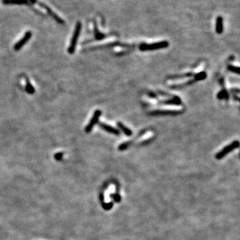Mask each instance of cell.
<instances>
[{
    "label": "cell",
    "mask_w": 240,
    "mask_h": 240,
    "mask_svg": "<svg viewBox=\"0 0 240 240\" xmlns=\"http://www.w3.org/2000/svg\"><path fill=\"white\" fill-rule=\"evenodd\" d=\"M81 30H82V23L78 21L75 26L74 32H73V34L72 35V40H71V43L69 46L68 50H67L68 51V53L70 54H73L75 51L77 43H78L79 36L80 35V33H81Z\"/></svg>",
    "instance_id": "obj_1"
},
{
    "label": "cell",
    "mask_w": 240,
    "mask_h": 240,
    "mask_svg": "<svg viewBox=\"0 0 240 240\" xmlns=\"http://www.w3.org/2000/svg\"><path fill=\"white\" fill-rule=\"evenodd\" d=\"M100 126L103 129V130L106 131L107 132H108V133L114 134L116 135H119L120 134V131L118 130V129L113 128L112 126H110L109 125H107L106 124H103V123H100Z\"/></svg>",
    "instance_id": "obj_7"
},
{
    "label": "cell",
    "mask_w": 240,
    "mask_h": 240,
    "mask_svg": "<svg viewBox=\"0 0 240 240\" xmlns=\"http://www.w3.org/2000/svg\"><path fill=\"white\" fill-rule=\"evenodd\" d=\"M96 27H97V26L95 25V26H94V31H95V38H96V39H98V40L103 39V38H104V37H105V35H104L103 34H102V33H100L99 32H98L97 28Z\"/></svg>",
    "instance_id": "obj_13"
},
{
    "label": "cell",
    "mask_w": 240,
    "mask_h": 240,
    "mask_svg": "<svg viewBox=\"0 0 240 240\" xmlns=\"http://www.w3.org/2000/svg\"><path fill=\"white\" fill-rule=\"evenodd\" d=\"M3 4L6 5L10 4H16V5H22L28 4L29 0H3Z\"/></svg>",
    "instance_id": "obj_8"
},
{
    "label": "cell",
    "mask_w": 240,
    "mask_h": 240,
    "mask_svg": "<svg viewBox=\"0 0 240 240\" xmlns=\"http://www.w3.org/2000/svg\"><path fill=\"white\" fill-rule=\"evenodd\" d=\"M32 35V32H30V31H28V32H26L25 34H24L23 37L22 38H21L20 41H18L16 44H15L14 45V50L15 51H19L20 50L21 48H22L24 45H25L27 42L29 41Z\"/></svg>",
    "instance_id": "obj_5"
},
{
    "label": "cell",
    "mask_w": 240,
    "mask_h": 240,
    "mask_svg": "<svg viewBox=\"0 0 240 240\" xmlns=\"http://www.w3.org/2000/svg\"><path fill=\"white\" fill-rule=\"evenodd\" d=\"M101 114V112L100 110H95V112L94 113L93 116H92L91 120L85 128V132L89 133V132H90L92 130V129H93V128L94 127V125L98 122V120H99V118H100Z\"/></svg>",
    "instance_id": "obj_4"
},
{
    "label": "cell",
    "mask_w": 240,
    "mask_h": 240,
    "mask_svg": "<svg viewBox=\"0 0 240 240\" xmlns=\"http://www.w3.org/2000/svg\"><path fill=\"white\" fill-rule=\"evenodd\" d=\"M63 156V153H57L55 155V158L57 161H60V160L61 159V158H62Z\"/></svg>",
    "instance_id": "obj_17"
},
{
    "label": "cell",
    "mask_w": 240,
    "mask_h": 240,
    "mask_svg": "<svg viewBox=\"0 0 240 240\" xmlns=\"http://www.w3.org/2000/svg\"><path fill=\"white\" fill-rule=\"evenodd\" d=\"M239 142L238 141H233V142L231 143L230 145L227 146L226 147H224L221 152L217 153L216 154V156H215V158H216V159H222L227 154V153L232 152L233 149L238 148V147H239Z\"/></svg>",
    "instance_id": "obj_3"
},
{
    "label": "cell",
    "mask_w": 240,
    "mask_h": 240,
    "mask_svg": "<svg viewBox=\"0 0 240 240\" xmlns=\"http://www.w3.org/2000/svg\"><path fill=\"white\" fill-rule=\"evenodd\" d=\"M118 127L121 129V130L124 132V134L126 135H128V136H131V135H132V131L130 130V129H128V128H126L125 126L122 124V123H121V122H118Z\"/></svg>",
    "instance_id": "obj_10"
},
{
    "label": "cell",
    "mask_w": 240,
    "mask_h": 240,
    "mask_svg": "<svg viewBox=\"0 0 240 240\" xmlns=\"http://www.w3.org/2000/svg\"><path fill=\"white\" fill-rule=\"evenodd\" d=\"M169 45V43L167 41H163L161 42H158L155 44H143L140 45V49L141 51H152L159 50V49H163L167 48Z\"/></svg>",
    "instance_id": "obj_2"
},
{
    "label": "cell",
    "mask_w": 240,
    "mask_h": 240,
    "mask_svg": "<svg viewBox=\"0 0 240 240\" xmlns=\"http://www.w3.org/2000/svg\"><path fill=\"white\" fill-rule=\"evenodd\" d=\"M26 91L29 94H33L35 93V89L33 87V85L31 84V83L28 79H26Z\"/></svg>",
    "instance_id": "obj_12"
},
{
    "label": "cell",
    "mask_w": 240,
    "mask_h": 240,
    "mask_svg": "<svg viewBox=\"0 0 240 240\" xmlns=\"http://www.w3.org/2000/svg\"><path fill=\"white\" fill-rule=\"evenodd\" d=\"M37 4H38L40 6H41V7L44 8L45 10L47 11V12L49 14V15H50L52 18H54V19L55 20V21H56L57 23H60V24H63L64 23L63 20L61 19V18H60L59 16H58V15L56 14H55L54 12L52 11L51 9L48 7V5H45L44 4H43V3L39 2V1H38V2H37Z\"/></svg>",
    "instance_id": "obj_6"
},
{
    "label": "cell",
    "mask_w": 240,
    "mask_h": 240,
    "mask_svg": "<svg viewBox=\"0 0 240 240\" xmlns=\"http://www.w3.org/2000/svg\"><path fill=\"white\" fill-rule=\"evenodd\" d=\"M216 32L221 34L223 32V19L221 17H218L216 20Z\"/></svg>",
    "instance_id": "obj_9"
},
{
    "label": "cell",
    "mask_w": 240,
    "mask_h": 240,
    "mask_svg": "<svg viewBox=\"0 0 240 240\" xmlns=\"http://www.w3.org/2000/svg\"><path fill=\"white\" fill-rule=\"evenodd\" d=\"M228 69L231 72H232L233 73H235L237 74H239L240 72H239V68L238 67H235V66H228Z\"/></svg>",
    "instance_id": "obj_14"
},
{
    "label": "cell",
    "mask_w": 240,
    "mask_h": 240,
    "mask_svg": "<svg viewBox=\"0 0 240 240\" xmlns=\"http://www.w3.org/2000/svg\"><path fill=\"white\" fill-rule=\"evenodd\" d=\"M224 97H226V98L228 97V95H227V92L225 90L220 92V94H218V98L223 99V98H224Z\"/></svg>",
    "instance_id": "obj_16"
},
{
    "label": "cell",
    "mask_w": 240,
    "mask_h": 240,
    "mask_svg": "<svg viewBox=\"0 0 240 240\" xmlns=\"http://www.w3.org/2000/svg\"><path fill=\"white\" fill-rule=\"evenodd\" d=\"M206 78V73L204 72H202L199 73V74L195 76V79L197 80H199V79H204Z\"/></svg>",
    "instance_id": "obj_15"
},
{
    "label": "cell",
    "mask_w": 240,
    "mask_h": 240,
    "mask_svg": "<svg viewBox=\"0 0 240 240\" xmlns=\"http://www.w3.org/2000/svg\"><path fill=\"white\" fill-rule=\"evenodd\" d=\"M177 112H174V111H155L153 112L152 114L154 115H175L177 114Z\"/></svg>",
    "instance_id": "obj_11"
}]
</instances>
